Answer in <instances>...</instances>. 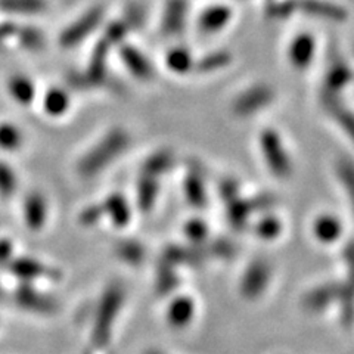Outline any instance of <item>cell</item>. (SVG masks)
I'll use <instances>...</instances> for the list:
<instances>
[{"instance_id": "1", "label": "cell", "mask_w": 354, "mask_h": 354, "mask_svg": "<svg viewBox=\"0 0 354 354\" xmlns=\"http://www.w3.org/2000/svg\"><path fill=\"white\" fill-rule=\"evenodd\" d=\"M127 145V136L123 131H113L104 138L95 148L80 160L77 170L83 177H92L104 170Z\"/></svg>"}, {"instance_id": "2", "label": "cell", "mask_w": 354, "mask_h": 354, "mask_svg": "<svg viewBox=\"0 0 354 354\" xmlns=\"http://www.w3.org/2000/svg\"><path fill=\"white\" fill-rule=\"evenodd\" d=\"M121 301H123V292L118 288H111L99 304L93 326V342L96 347H105L108 344L111 328L114 325Z\"/></svg>"}, {"instance_id": "3", "label": "cell", "mask_w": 354, "mask_h": 354, "mask_svg": "<svg viewBox=\"0 0 354 354\" xmlns=\"http://www.w3.org/2000/svg\"><path fill=\"white\" fill-rule=\"evenodd\" d=\"M102 21V9L93 8L91 10L80 17L77 21H74L71 26L66 27L59 37L61 46L68 49L83 41L88 35L99 26V22Z\"/></svg>"}, {"instance_id": "4", "label": "cell", "mask_w": 354, "mask_h": 354, "mask_svg": "<svg viewBox=\"0 0 354 354\" xmlns=\"http://www.w3.org/2000/svg\"><path fill=\"white\" fill-rule=\"evenodd\" d=\"M15 300L22 308L39 315H52L58 308L57 301L50 295L43 294L30 285L18 286L15 291Z\"/></svg>"}, {"instance_id": "5", "label": "cell", "mask_w": 354, "mask_h": 354, "mask_svg": "<svg viewBox=\"0 0 354 354\" xmlns=\"http://www.w3.org/2000/svg\"><path fill=\"white\" fill-rule=\"evenodd\" d=\"M9 270L18 278L24 281L39 279V278H59V273L48 266L41 264L32 259H12L9 261Z\"/></svg>"}, {"instance_id": "6", "label": "cell", "mask_w": 354, "mask_h": 354, "mask_svg": "<svg viewBox=\"0 0 354 354\" xmlns=\"http://www.w3.org/2000/svg\"><path fill=\"white\" fill-rule=\"evenodd\" d=\"M48 217V204L44 196L39 192H32L24 203V218L31 230H40Z\"/></svg>"}, {"instance_id": "7", "label": "cell", "mask_w": 354, "mask_h": 354, "mask_svg": "<svg viewBox=\"0 0 354 354\" xmlns=\"http://www.w3.org/2000/svg\"><path fill=\"white\" fill-rule=\"evenodd\" d=\"M0 9L12 15H39L46 9L44 0H0Z\"/></svg>"}, {"instance_id": "8", "label": "cell", "mask_w": 354, "mask_h": 354, "mask_svg": "<svg viewBox=\"0 0 354 354\" xmlns=\"http://www.w3.org/2000/svg\"><path fill=\"white\" fill-rule=\"evenodd\" d=\"M8 88L10 96L22 105L30 104L36 95L35 84L26 75H14L12 79H9Z\"/></svg>"}, {"instance_id": "9", "label": "cell", "mask_w": 354, "mask_h": 354, "mask_svg": "<svg viewBox=\"0 0 354 354\" xmlns=\"http://www.w3.org/2000/svg\"><path fill=\"white\" fill-rule=\"evenodd\" d=\"M232 12L230 9L225 5H213L204 10L203 18H201V26L208 30V31H214L221 27L226 26V22L229 21Z\"/></svg>"}, {"instance_id": "10", "label": "cell", "mask_w": 354, "mask_h": 354, "mask_svg": "<svg viewBox=\"0 0 354 354\" xmlns=\"http://www.w3.org/2000/svg\"><path fill=\"white\" fill-rule=\"evenodd\" d=\"M68 105H70V97L59 87H53L46 95H44L43 106L49 115L64 114L65 111L68 109Z\"/></svg>"}, {"instance_id": "11", "label": "cell", "mask_w": 354, "mask_h": 354, "mask_svg": "<svg viewBox=\"0 0 354 354\" xmlns=\"http://www.w3.org/2000/svg\"><path fill=\"white\" fill-rule=\"evenodd\" d=\"M21 145H22L21 130L10 123L0 124V148L5 151H15Z\"/></svg>"}, {"instance_id": "12", "label": "cell", "mask_w": 354, "mask_h": 354, "mask_svg": "<svg viewBox=\"0 0 354 354\" xmlns=\"http://www.w3.org/2000/svg\"><path fill=\"white\" fill-rule=\"evenodd\" d=\"M18 187V180L15 171L3 161H0V196L10 198L14 196Z\"/></svg>"}, {"instance_id": "13", "label": "cell", "mask_w": 354, "mask_h": 354, "mask_svg": "<svg viewBox=\"0 0 354 354\" xmlns=\"http://www.w3.org/2000/svg\"><path fill=\"white\" fill-rule=\"evenodd\" d=\"M18 39L21 46H24L28 50H40L44 46V35L35 27H26L18 31Z\"/></svg>"}, {"instance_id": "14", "label": "cell", "mask_w": 354, "mask_h": 354, "mask_svg": "<svg viewBox=\"0 0 354 354\" xmlns=\"http://www.w3.org/2000/svg\"><path fill=\"white\" fill-rule=\"evenodd\" d=\"M105 208L108 209V213L111 214V217L114 218L115 223L123 225L124 221L127 220V208H126L124 201L120 196L109 198Z\"/></svg>"}, {"instance_id": "15", "label": "cell", "mask_w": 354, "mask_h": 354, "mask_svg": "<svg viewBox=\"0 0 354 354\" xmlns=\"http://www.w3.org/2000/svg\"><path fill=\"white\" fill-rule=\"evenodd\" d=\"M312 48H313V44H312V41H310L308 37H301V39H298L297 41H294V44H292V58H294V61L295 59L303 61V62L308 61L310 53H312Z\"/></svg>"}, {"instance_id": "16", "label": "cell", "mask_w": 354, "mask_h": 354, "mask_svg": "<svg viewBox=\"0 0 354 354\" xmlns=\"http://www.w3.org/2000/svg\"><path fill=\"white\" fill-rule=\"evenodd\" d=\"M123 58H124V62L129 65V68L133 70V73L136 74H145L147 73V65H145V61H142L139 53L135 52L130 48H126L123 50Z\"/></svg>"}, {"instance_id": "17", "label": "cell", "mask_w": 354, "mask_h": 354, "mask_svg": "<svg viewBox=\"0 0 354 354\" xmlns=\"http://www.w3.org/2000/svg\"><path fill=\"white\" fill-rule=\"evenodd\" d=\"M191 312H192V307H191V303H186V301H179L176 303L171 308V320L176 324H183L186 322L187 319L191 317Z\"/></svg>"}, {"instance_id": "18", "label": "cell", "mask_w": 354, "mask_h": 354, "mask_svg": "<svg viewBox=\"0 0 354 354\" xmlns=\"http://www.w3.org/2000/svg\"><path fill=\"white\" fill-rule=\"evenodd\" d=\"M14 259V245L9 239L0 241V264H9Z\"/></svg>"}, {"instance_id": "19", "label": "cell", "mask_w": 354, "mask_h": 354, "mask_svg": "<svg viewBox=\"0 0 354 354\" xmlns=\"http://www.w3.org/2000/svg\"><path fill=\"white\" fill-rule=\"evenodd\" d=\"M101 214H102V209L95 208V207L87 208L86 212L82 214V221L84 225H92L93 221H96L99 217H101Z\"/></svg>"}, {"instance_id": "20", "label": "cell", "mask_w": 354, "mask_h": 354, "mask_svg": "<svg viewBox=\"0 0 354 354\" xmlns=\"http://www.w3.org/2000/svg\"><path fill=\"white\" fill-rule=\"evenodd\" d=\"M17 27L12 24H0V43L8 40L10 36L15 35Z\"/></svg>"}, {"instance_id": "21", "label": "cell", "mask_w": 354, "mask_h": 354, "mask_svg": "<svg viewBox=\"0 0 354 354\" xmlns=\"http://www.w3.org/2000/svg\"><path fill=\"white\" fill-rule=\"evenodd\" d=\"M3 298V292H2V290H0V300H2Z\"/></svg>"}, {"instance_id": "22", "label": "cell", "mask_w": 354, "mask_h": 354, "mask_svg": "<svg viewBox=\"0 0 354 354\" xmlns=\"http://www.w3.org/2000/svg\"><path fill=\"white\" fill-rule=\"evenodd\" d=\"M149 354H158V353H149Z\"/></svg>"}]
</instances>
